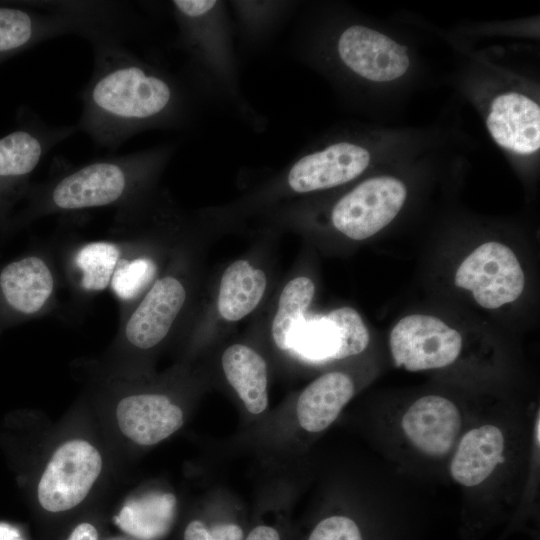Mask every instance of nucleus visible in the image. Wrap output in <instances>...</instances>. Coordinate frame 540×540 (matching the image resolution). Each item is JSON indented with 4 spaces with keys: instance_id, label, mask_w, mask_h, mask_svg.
<instances>
[{
    "instance_id": "nucleus-6",
    "label": "nucleus",
    "mask_w": 540,
    "mask_h": 540,
    "mask_svg": "<svg viewBox=\"0 0 540 540\" xmlns=\"http://www.w3.org/2000/svg\"><path fill=\"white\" fill-rule=\"evenodd\" d=\"M406 197L407 189L400 179L378 176L364 180L336 202L332 224L350 239H367L397 216Z\"/></svg>"
},
{
    "instance_id": "nucleus-23",
    "label": "nucleus",
    "mask_w": 540,
    "mask_h": 540,
    "mask_svg": "<svg viewBox=\"0 0 540 540\" xmlns=\"http://www.w3.org/2000/svg\"><path fill=\"white\" fill-rule=\"evenodd\" d=\"M314 293L313 281L304 276L296 277L284 286L271 327L273 340L280 350H288L290 338L304 319Z\"/></svg>"
},
{
    "instance_id": "nucleus-33",
    "label": "nucleus",
    "mask_w": 540,
    "mask_h": 540,
    "mask_svg": "<svg viewBox=\"0 0 540 540\" xmlns=\"http://www.w3.org/2000/svg\"><path fill=\"white\" fill-rule=\"evenodd\" d=\"M534 439L535 443L537 444V447H539L540 442V416L539 412L537 413L535 425H534Z\"/></svg>"
},
{
    "instance_id": "nucleus-31",
    "label": "nucleus",
    "mask_w": 540,
    "mask_h": 540,
    "mask_svg": "<svg viewBox=\"0 0 540 540\" xmlns=\"http://www.w3.org/2000/svg\"><path fill=\"white\" fill-rule=\"evenodd\" d=\"M98 533L95 527L89 523L78 525L71 533L68 540H97Z\"/></svg>"
},
{
    "instance_id": "nucleus-19",
    "label": "nucleus",
    "mask_w": 540,
    "mask_h": 540,
    "mask_svg": "<svg viewBox=\"0 0 540 540\" xmlns=\"http://www.w3.org/2000/svg\"><path fill=\"white\" fill-rule=\"evenodd\" d=\"M222 368L229 384L252 414L268 405V373L264 358L243 344H233L222 355Z\"/></svg>"
},
{
    "instance_id": "nucleus-28",
    "label": "nucleus",
    "mask_w": 540,
    "mask_h": 540,
    "mask_svg": "<svg viewBox=\"0 0 540 540\" xmlns=\"http://www.w3.org/2000/svg\"><path fill=\"white\" fill-rule=\"evenodd\" d=\"M210 540H243L242 528L234 523H223L209 529Z\"/></svg>"
},
{
    "instance_id": "nucleus-9",
    "label": "nucleus",
    "mask_w": 540,
    "mask_h": 540,
    "mask_svg": "<svg viewBox=\"0 0 540 540\" xmlns=\"http://www.w3.org/2000/svg\"><path fill=\"white\" fill-rule=\"evenodd\" d=\"M101 467V456L90 443L72 440L62 444L41 476L39 503L51 512L73 508L86 497Z\"/></svg>"
},
{
    "instance_id": "nucleus-22",
    "label": "nucleus",
    "mask_w": 540,
    "mask_h": 540,
    "mask_svg": "<svg viewBox=\"0 0 540 540\" xmlns=\"http://www.w3.org/2000/svg\"><path fill=\"white\" fill-rule=\"evenodd\" d=\"M287 351L313 362L342 359L340 331L326 315L304 317L294 330Z\"/></svg>"
},
{
    "instance_id": "nucleus-27",
    "label": "nucleus",
    "mask_w": 540,
    "mask_h": 540,
    "mask_svg": "<svg viewBox=\"0 0 540 540\" xmlns=\"http://www.w3.org/2000/svg\"><path fill=\"white\" fill-rule=\"evenodd\" d=\"M307 540H363L356 522L343 515H333L321 520Z\"/></svg>"
},
{
    "instance_id": "nucleus-10",
    "label": "nucleus",
    "mask_w": 540,
    "mask_h": 540,
    "mask_svg": "<svg viewBox=\"0 0 540 540\" xmlns=\"http://www.w3.org/2000/svg\"><path fill=\"white\" fill-rule=\"evenodd\" d=\"M55 291V270L44 253L22 255L0 268V306L15 319L43 314Z\"/></svg>"
},
{
    "instance_id": "nucleus-15",
    "label": "nucleus",
    "mask_w": 540,
    "mask_h": 540,
    "mask_svg": "<svg viewBox=\"0 0 540 540\" xmlns=\"http://www.w3.org/2000/svg\"><path fill=\"white\" fill-rule=\"evenodd\" d=\"M487 129L502 148L516 154H533L540 148V108L524 94L498 95L486 118Z\"/></svg>"
},
{
    "instance_id": "nucleus-30",
    "label": "nucleus",
    "mask_w": 540,
    "mask_h": 540,
    "mask_svg": "<svg viewBox=\"0 0 540 540\" xmlns=\"http://www.w3.org/2000/svg\"><path fill=\"white\" fill-rule=\"evenodd\" d=\"M245 540H280V535L271 526L259 525L249 532Z\"/></svg>"
},
{
    "instance_id": "nucleus-5",
    "label": "nucleus",
    "mask_w": 540,
    "mask_h": 540,
    "mask_svg": "<svg viewBox=\"0 0 540 540\" xmlns=\"http://www.w3.org/2000/svg\"><path fill=\"white\" fill-rule=\"evenodd\" d=\"M171 9L180 30V43L195 63L226 91L236 92V69L222 4L208 0H175Z\"/></svg>"
},
{
    "instance_id": "nucleus-18",
    "label": "nucleus",
    "mask_w": 540,
    "mask_h": 540,
    "mask_svg": "<svg viewBox=\"0 0 540 540\" xmlns=\"http://www.w3.org/2000/svg\"><path fill=\"white\" fill-rule=\"evenodd\" d=\"M355 387L342 372H329L311 382L300 394L296 413L300 426L312 433L328 428L352 399Z\"/></svg>"
},
{
    "instance_id": "nucleus-14",
    "label": "nucleus",
    "mask_w": 540,
    "mask_h": 540,
    "mask_svg": "<svg viewBox=\"0 0 540 540\" xmlns=\"http://www.w3.org/2000/svg\"><path fill=\"white\" fill-rule=\"evenodd\" d=\"M400 425L408 443L419 453L430 458H442L459 440L462 415L448 398L426 395L406 409Z\"/></svg>"
},
{
    "instance_id": "nucleus-3",
    "label": "nucleus",
    "mask_w": 540,
    "mask_h": 540,
    "mask_svg": "<svg viewBox=\"0 0 540 540\" xmlns=\"http://www.w3.org/2000/svg\"><path fill=\"white\" fill-rule=\"evenodd\" d=\"M125 3L115 1H17L0 3V64L48 39L78 35L90 43L120 36Z\"/></svg>"
},
{
    "instance_id": "nucleus-4",
    "label": "nucleus",
    "mask_w": 540,
    "mask_h": 540,
    "mask_svg": "<svg viewBox=\"0 0 540 540\" xmlns=\"http://www.w3.org/2000/svg\"><path fill=\"white\" fill-rule=\"evenodd\" d=\"M76 131L75 125H50L28 108L19 111L15 129L0 137V228L11 225L13 207L26 197L46 155Z\"/></svg>"
},
{
    "instance_id": "nucleus-2",
    "label": "nucleus",
    "mask_w": 540,
    "mask_h": 540,
    "mask_svg": "<svg viewBox=\"0 0 540 540\" xmlns=\"http://www.w3.org/2000/svg\"><path fill=\"white\" fill-rule=\"evenodd\" d=\"M172 152V147L163 145L108 155L76 166L58 165L45 182L30 185L26 205L13 217L11 225H24L56 213L120 208L144 197Z\"/></svg>"
},
{
    "instance_id": "nucleus-26",
    "label": "nucleus",
    "mask_w": 540,
    "mask_h": 540,
    "mask_svg": "<svg viewBox=\"0 0 540 540\" xmlns=\"http://www.w3.org/2000/svg\"><path fill=\"white\" fill-rule=\"evenodd\" d=\"M327 318L339 329L342 338V359L363 352L369 343V332L359 313L351 307L329 312Z\"/></svg>"
},
{
    "instance_id": "nucleus-21",
    "label": "nucleus",
    "mask_w": 540,
    "mask_h": 540,
    "mask_svg": "<svg viewBox=\"0 0 540 540\" xmlns=\"http://www.w3.org/2000/svg\"><path fill=\"white\" fill-rule=\"evenodd\" d=\"M175 503L172 494H149L133 499L123 506L115 522L140 540H157L170 529Z\"/></svg>"
},
{
    "instance_id": "nucleus-7",
    "label": "nucleus",
    "mask_w": 540,
    "mask_h": 540,
    "mask_svg": "<svg viewBox=\"0 0 540 540\" xmlns=\"http://www.w3.org/2000/svg\"><path fill=\"white\" fill-rule=\"evenodd\" d=\"M454 282L457 287L470 290L483 308L496 309L522 294L525 277L516 255L508 246L487 242L462 261Z\"/></svg>"
},
{
    "instance_id": "nucleus-20",
    "label": "nucleus",
    "mask_w": 540,
    "mask_h": 540,
    "mask_svg": "<svg viewBox=\"0 0 540 540\" xmlns=\"http://www.w3.org/2000/svg\"><path fill=\"white\" fill-rule=\"evenodd\" d=\"M266 286L263 270L246 260L234 261L221 278L217 301L220 316L227 321L243 319L260 303Z\"/></svg>"
},
{
    "instance_id": "nucleus-13",
    "label": "nucleus",
    "mask_w": 540,
    "mask_h": 540,
    "mask_svg": "<svg viewBox=\"0 0 540 540\" xmlns=\"http://www.w3.org/2000/svg\"><path fill=\"white\" fill-rule=\"evenodd\" d=\"M336 51L344 66L373 82L398 79L409 67L405 46L362 25L346 28L337 40Z\"/></svg>"
},
{
    "instance_id": "nucleus-17",
    "label": "nucleus",
    "mask_w": 540,
    "mask_h": 540,
    "mask_svg": "<svg viewBox=\"0 0 540 540\" xmlns=\"http://www.w3.org/2000/svg\"><path fill=\"white\" fill-rule=\"evenodd\" d=\"M505 437L493 424L467 431L456 443L449 472L458 484L475 487L488 479L503 462Z\"/></svg>"
},
{
    "instance_id": "nucleus-1",
    "label": "nucleus",
    "mask_w": 540,
    "mask_h": 540,
    "mask_svg": "<svg viewBox=\"0 0 540 540\" xmlns=\"http://www.w3.org/2000/svg\"><path fill=\"white\" fill-rule=\"evenodd\" d=\"M91 45L93 71L80 93L77 131L113 152L138 133L183 123L189 99L174 76L138 58L121 38H101Z\"/></svg>"
},
{
    "instance_id": "nucleus-29",
    "label": "nucleus",
    "mask_w": 540,
    "mask_h": 540,
    "mask_svg": "<svg viewBox=\"0 0 540 540\" xmlns=\"http://www.w3.org/2000/svg\"><path fill=\"white\" fill-rule=\"evenodd\" d=\"M184 540H210L209 529L202 521L194 520L187 525Z\"/></svg>"
},
{
    "instance_id": "nucleus-16",
    "label": "nucleus",
    "mask_w": 540,
    "mask_h": 540,
    "mask_svg": "<svg viewBox=\"0 0 540 540\" xmlns=\"http://www.w3.org/2000/svg\"><path fill=\"white\" fill-rule=\"evenodd\" d=\"M118 425L137 444L154 445L183 425V412L162 394H136L123 398L117 405Z\"/></svg>"
},
{
    "instance_id": "nucleus-12",
    "label": "nucleus",
    "mask_w": 540,
    "mask_h": 540,
    "mask_svg": "<svg viewBox=\"0 0 540 540\" xmlns=\"http://www.w3.org/2000/svg\"><path fill=\"white\" fill-rule=\"evenodd\" d=\"M370 160L365 147L349 141L335 142L295 160L286 173V184L298 194L334 188L360 176Z\"/></svg>"
},
{
    "instance_id": "nucleus-11",
    "label": "nucleus",
    "mask_w": 540,
    "mask_h": 540,
    "mask_svg": "<svg viewBox=\"0 0 540 540\" xmlns=\"http://www.w3.org/2000/svg\"><path fill=\"white\" fill-rule=\"evenodd\" d=\"M187 299L184 283L176 276L158 278L122 319L121 336L130 346L148 350L170 332Z\"/></svg>"
},
{
    "instance_id": "nucleus-24",
    "label": "nucleus",
    "mask_w": 540,
    "mask_h": 540,
    "mask_svg": "<svg viewBox=\"0 0 540 540\" xmlns=\"http://www.w3.org/2000/svg\"><path fill=\"white\" fill-rule=\"evenodd\" d=\"M118 242L112 240L86 243L75 256V266L81 273V287L87 291L104 289L120 261Z\"/></svg>"
},
{
    "instance_id": "nucleus-25",
    "label": "nucleus",
    "mask_w": 540,
    "mask_h": 540,
    "mask_svg": "<svg viewBox=\"0 0 540 540\" xmlns=\"http://www.w3.org/2000/svg\"><path fill=\"white\" fill-rule=\"evenodd\" d=\"M111 279L114 292L123 302H129L147 286L155 273L154 263L147 258L124 259Z\"/></svg>"
},
{
    "instance_id": "nucleus-8",
    "label": "nucleus",
    "mask_w": 540,
    "mask_h": 540,
    "mask_svg": "<svg viewBox=\"0 0 540 540\" xmlns=\"http://www.w3.org/2000/svg\"><path fill=\"white\" fill-rule=\"evenodd\" d=\"M389 344L395 366L416 372L452 364L462 350V336L439 318L413 314L394 326Z\"/></svg>"
},
{
    "instance_id": "nucleus-32",
    "label": "nucleus",
    "mask_w": 540,
    "mask_h": 540,
    "mask_svg": "<svg viewBox=\"0 0 540 540\" xmlns=\"http://www.w3.org/2000/svg\"><path fill=\"white\" fill-rule=\"evenodd\" d=\"M0 540H24L21 533L15 527L0 523Z\"/></svg>"
}]
</instances>
